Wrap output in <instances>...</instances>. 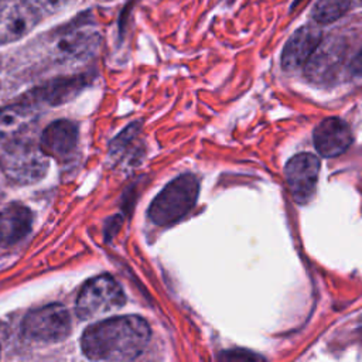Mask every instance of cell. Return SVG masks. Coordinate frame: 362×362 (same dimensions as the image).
<instances>
[{"mask_svg": "<svg viewBox=\"0 0 362 362\" xmlns=\"http://www.w3.org/2000/svg\"><path fill=\"white\" fill-rule=\"evenodd\" d=\"M349 69L354 72V74H362V49L352 58L351 64H349Z\"/></svg>", "mask_w": 362, "mask_h": 362, "instance_id": "2e32d148", "label": "cell"}, {"mask_svg": "<svg viewBox=\"0 0 362 362\" xmlns=\"http://www.w3.org/2000/svg\"><path fill=\"white\" fill-rule=\"evenodd\" d=\"M313 140L322 157H337L351 146L352 132L342 119L327 117L315 126Z\"/></svg>", "mask_w": 362, "mask_h": 362, "instance_id": "ba28073f", "label": "cell"}, {"mask_svg": "<svg viewBox=\"0 0 362 362\" xmlns=\"http://www.w3.org/2000/svg\"><path fill=\"white\" fill-rule=\"evenodd\" d=\"M320 174V160L310 153L293 156L284 168L286 181L293 198L298 204L308 202L317 187Z\"/></svg>", "mask_w": 362, "mask_h": 362, "instance_id": "52a82bcc", "label": "cell"}, {"mask_svg": "<svg viewBox=\"0 0 362 362\" xmlns=\"http://www.w3.org/2000/svg\"><path fill=\"white\" fill-rule=\"evenodd\" d=\"M0 167L4 175L17 184L38 182L48 170V156L27 140H14L1 154Z\"/></svg>", "mask_w": 362, "mask_h": 362, "instance_id": "3957f363", "label": "cell"}, {"mask_svg": "<svg viewBox=\"0 0 362 362\" xmlns=\"http://www.w3.org/2000/svg\"><path fill=\"white\" fill-rule=\"evenodd\" d=\"M198 189V180L192 174H182L174 178L153 199L148 208V218L160 226L177 222L194 206Z\"/></svg>", "mask_w": 362, "mask_h": 362, "instance_id": "7a4b0ae2", "label": "cell"}, {"mask_svg": "<svg viewBox=\"0 0 362 362\" xmlns=\"http://www.w3.org/2000/svg\"><path fill=\"white\" fill-rule=\"evenodd\" d=\"M361 1H362V0H361Z\"/></svg>", "mask_w": 362, "mask_h": 362, "instance_id": "e0dca14e", "label": "cell"}, {"mask_svg": "<svg viewBox=\"0 0 362 362\" xmlns=\"http://www.w3.org/2000/svg\"><path fill=\"white\" fill-rule=\"evenodd\" d=\"M124 301L120 284L112 276L100 274L82 286L76 298V314L82 320H93L122 308Z\"/></svg>", "mask_w": 362, "mask_h": 362, "instance_id": "277c9868", "label": "cell"}, {"mask_svg": "<svg viewBox=\"0 0 362 362\" xmlns=\"http://www.w3.org/2000/svg\"><path fill=\"white\" fill-rule=\"evenodd\" d=\"M33 216L20 204L0 206V246H8L24 238L31 229Z\"/></svg>", "mask_w": 362, "mask_h": 362, "instance_id": "8fae6325", "label": "cell"}, {"mask_svg": "<svg viewBox=\"0 0 362 362\" xmlns=\"http://www.w3.org/2000/svg\"><path fill=\"white\" fill-rule=\"evenodd\" d=\"M35 1H37V4L41 8H47V10L54 11V10L59 8V7H62L69 0H35Z\"/></svg>", "mask_w": 362, "mask_h": 362, "instance_id": "9a60e30c", "label": "cell"}, {"mask_svg": "<svg viewBox=\"0 0 362 362\" xmlns=\"http://www.w3.org/2000/svg\"><path fill=\"white\" fill-rule=\"evenodd\" d=\"M150 327L139 315L113 317L89 325L81 339L86 358L93 361H132L150 341Z\"/></svg>", "mask_w": 362, "mask_h": 362, "instance_id": "6da1fadb", "label": "cell"}, {"mask_svg": "<svg viewBox=\"0 0 362 362\" xmlns=\"http://www.w3.org/2000/svg\"><path fill=\"white\" fill-rule=\"evenodd\" d=\"M322 41L321 31L314 25H303L288 38L281 52V66L286 71H293L310 59L320 42Z\"/></svg>", "mask_w": 362, "mask_h": 362, "instance_id": "9c48e42d", "label": "cell"}, {"mask_svg": "<svg viewBox=\"0 0 362 362\" xmlns=\"http://www.w3.org/2000/svg\"><path fill=\"white\" fill-rule=\"evenodd\" d=\"M351 6V0H318L313 8V18L320 24L339 20Z\"/></svg>", "mask_w": 362, "mask_h": 362, "instance_id": "5bb4252c", "label": "cell"}, {"mask_svg": "<svg viewBox=\"0 0 362 362\" xmlns=\"http://www.w3.org/2000/svg\"><path fill=\"white\" fill-rule=\"evenodd\" d=\"M41 7L31 0H0V44L27 35L40 21Z\"/></svg>", "mask_w": 362, "mask_h": 362, "instance_id": "8992f818", "label": "cell"}, {"mask_svg": "<svg viewBox=\"0 0 362 362\" xmlns=\"http://www.w3.org/2000/svg\"><path fill=\"white\" fill-rule=\"evenodd\" d=\"M71 331V317L61 304H49L30 311L21 324L25 339L40 344L62 341Z\"/></svg>", "mask_w": 362, "mask_h": 362, "instance_id": "5b68a950", "label": "cell"}, {"mask_svg": "<svg viewBox=\"0 0 362 362\" xmlns=\"http://www.w3.org/2000/svg\"><path fill=\"white\" fill-rule=\"evenodd\" d=\"M35 119V112L27 105H11L0 109V140H8L27 130Z\"/></svg>", "mask_w": 362, "mask_h": 362, "instance_id": "7c38bea8", "label": "cell"}, {"mask_svg": "<svg viewBox=\"0 0 362 362\" xmlns=\"http://www.w3.org/2000/svg\"><path fill=\"white\" fill-rule=\"evenodd\" d=\"M78 143V129L68 120L52 122L41 136V148L47 156L66 160L72 156Z\"/></svg>", "mask_w": 362, "mask_h": 362, "instance_id": "30bf717a", "label": "cell"}, {"mask_svg": "<svg viewBox=\"0 0 362 362\" xmlns=\"http://www.w3.org/2000/svg\"><path fill=\"white\" fill-rule=\"evenodd\" d=\"M342 57V45H339L337 41L331 40L325 44L322 41L314 51V54L307 61L308 72L313 75H320L332 71L335 66H338Z\"/></svg>", "mask_w": 362, "mask_h": 362, "instance_id": "4fadbf2b", "label": "cell"}]
</instances>
